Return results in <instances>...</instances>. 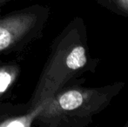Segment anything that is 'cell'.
<instances>
[{"label":"cell","instance_id":"277c9868","mask_svg":"<svg viewBox=\"0 0 128 127\" xmlns=\"http://www.w3.org/2000/svg\"><path fill=\"white\" fill-rule=\"evenodd\" d=\"M44 105L32 107L28 103H0V127H30L35 126L36 119Z\"/></svg>","mask_w":128,"mask_h":127},{"label":"cell","instance_id":"5b68a950","mask_svg":"<svg viewBox=\"0 0 128 127\" xmlns=\"http://www.w3.org/2000/svg\"><path fill=\"white\" fill-rule=\"evenodd\" d=\"M21 72L22 67L18 61L10 60L0 64V103L17 83Z\"/></svg>","mask_w":128,"mask_h":127},{"label":"cell","instance_id":"52a82bcc","mask_svg":"<svg viewBox=\"0 0 128 127\" xmlns=\"http://www.w3.org/2000/svg\"><path fill=\"white\" fill-rule=\"evenodd\" d=\"M12 1H14V0H0V8H2L3 6H4L5 4H7Z\"/></svg>","mask_w":128,"mask_h":127},{"label":"cell","instance_id":"6da1fadb","mask_svg":"<svg viewBox=\"0 0 128 127\" xmlns=\"http://www.w3.org/2000/svg\"><path fill=\"white\" fill-rule=\"evenodd\" d=\"M98 61L90 52L84 20L74 17L52 41L50 54L27 103L32 107L40 106L59 91L84 84L83 76L94 73Z\"/></svg>","mask_w":128,"mask_h":127},{"label":"cell","instance_id":"7a4b0ae2","mask_svg":"<svg viewBox=\"0 0 128 127\" xmlns=\"http://www.w3.org/2000/svg\"><path fill=\"white\" fill-rule=\"evenodd\" d=\"M126 84L116 82L98 87L83 84L59 91L44 104L35 126L44 127H86L109 106Z\"/></svg>","mask_w":128,"mask_h":127},{"label":"cell","instance_id":"3957f363","mask_svg":"<svg viewBox=\"0 0 128 127\" xmlns=\"http://www.w3.org/2000/svg\"><path fill=\"white\" fill-rule=\"evenodd\" d=\"M50 15V7L42 4L0 14V56L21 53L42 38Z\"/></svg>","mask_w":128,"mask_h":127},{"label":"cell","instance_id":"8992f818","mask_svg":"<svg viewBox=\"0 0 128 127\" xmlns=\"http://www.w3.org/2000/svg\"><path fill=\"white\" fill-rule=\"evenodd\" d=\"M98 4L120 17H128V0H95Z\"/></svg>","mask_w":128,"mask_h":127},{"label":"cell","instance_id":"ba28073f","mask_svg":"<svg viewBox=\"0 0 128 127\" xmlns=\"http://www.w3.org/2000/svg\"><path fill=\"white\" fill-rule=\"evenodd\" d=\"M124 127H128V120H127V122L126 123L125 125H124Z\"/></svg>","mask_w":128,"mask_h":127}]
</instances>
